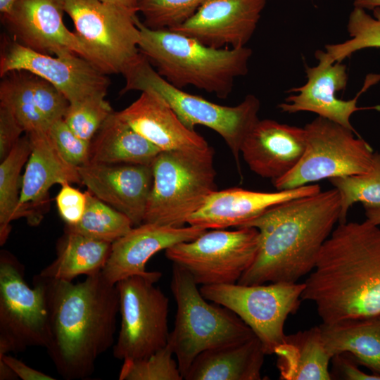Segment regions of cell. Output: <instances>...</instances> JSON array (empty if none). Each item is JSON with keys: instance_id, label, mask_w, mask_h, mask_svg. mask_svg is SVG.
<instances>
[{"instance_id": "6da1fadb", "label": "cell", "mask_w": 380, "mask_h": 380, "mask_svg": "<svg viewBox=\"0 0 380 380\" xmlns=\"http://www.w3.org/2000/svg\"><path fill=\"white\" fill-rule=\"evenodd\" d=\"M49 340L46 349L64 379H87L114 343L119 293L102 272L81 282L44 277Z\"/></svg>"}, {"instance_id": "7a4b0ae2", "label": "cell", "mask_w": 380, "mask_h": 380, "mask_svg": "<svg viewBox=\"0 0 380 380\" xmlns=\"http://www.w3.org/2000/svg\"><path fill=\"white\" fill-rule=\"evenodd\" d=\"M304 284L301 299L315 303L323 323L379 316V226L338 223Z\"/></svg>"}, {"instance_id": "3957f363", "label": "cell", "mask_w": 380, "mask_h": 380, "mask_svg": "<svg viewBox=\"0 0 380 380\" xmlns=\"http://www.w3.org/2000/svg\"><path fill=\"white\" fill-rule=\"evenodd\" d=\"M341 198L334 188L276 205L243 227L258 230L255 258L238 284L298 282L310 274L339 222Z\"/></svg>"}, {"instance_id": "277c9868", "label": "cell", "mask_w": 380, "mask_h": 380, "mask_svg": "<svg viewBox=\"0 0 380 380\" xmlns=\"http://www.w3.org/2000/svg\"><path fill=\"white\" fill-rule=\"evenodd\" d=\"M135 21L139 52L177 88L190 85L225 99L236 78L248 73V47L215 49L169 29H150L137 16Z\"/></svg>"}, {"instance_id": "5b68a950", "label": "cell", "mask_w": 380, "mask_h": 380, "mask_svg": "<svg viewBox=\"0 0 380 380\" xmlns=\"http://www.w3.org/2000/svg\"><path fill=\"white\" fill-rule=\"evenodd\" d=\"M170 289L177 313L167 343L177 357L183 378L201 352L255 336L232 310L215 303H208L191 274L176 264L172 265Z\"/></svg>"}, {"instance_id": "8992f818", "label": "cell", "mask_w": 380, "mask_h": 380, "mask_svg": "<svg viewBox=\"0 0 380 380\" xmlns=\"http://www.w3.org/2000/svg\"><path fill=\"white\" fill-rule=\"evenodd\" d=\"M125 84L122 94L151 90L160 95L189 129L205 126L219 134L229 148L239 168L241 144L259 120L260 103L253 94L234 106H222L177 88L160 76L146 57L139 53L122 73Z\"/></svg>"}, {"instance_id": "52a82bcc", "label": "cell", "mask_w": 380, "mask_h": 380, "mask_svg": "<svg viewBox=\"0 0 380 380\" xmlns=\"http://www.w3.org/2000/svg\"><path fill=\"white\" fill-rule=\"evenodd\" d=\"M152 169L153 184L143 222L184 227L217 190L210 146L161 151Z\"/></svg>"}, {"instance_id": "ba28073f", "label": "cell", "mask_w": 380, "mask_h": 380, "mask_svg": "<svg viewBox=\"0 0 380 380\" xmlns=\"http://www.w3.org/2000/svg\"><path fill=\"white\" fill-rule=\"evenodd\" d=\"M84 58L105 75L122 74L139 54L137 13L99 0H65Z\"/></svg>"}, {"instance_id": "9c48e42d", "label": "cell", "mask_w": 380, "mask_h": 380, "mask_svg": "<svg viewBox=\"0 0 380 380\" xmlns=\"http://www.w3.org/2000/svg\"><path fill=\"white\" fill-rule=\"evenodd\" d=\"M303 128L305 151L289 172L272 182L277 190L361 174L370 169L374 152L365 140L355 137V132L320 116Z\"/></svg>"}, {"instance_id": "30bf717a", "label": "cell", "mask_w": 380, "mask_h": 380, "mask_svg": "<svg viewBox=\"0 0 380 380\" xmlns=\"http://www.w3.org/2000/svg\"><path fill=\"white\" fill-rule=\"evenodd\" d=\"M304 288V282H274L201 286L199 289L206 300L239 317L259 338L265 355H272L286 337L287 317L299 309Z\"/></svg>"}, {"instance_id": "8fae6325", "label": "cell", "mask_w": 380, "mask_h": 380, "mask_svg": "<svg viewBox=\"0 0 380 380\" xmlns=\"http://www.w3.org/2000/svg\"><path fill=\"white\" fill-rule=\"evenodd\" d=\"M162 274L134 275L119 281L120 328L113 356L121 360L144 358L168 343L169 299L154 286Z\"/></svg>"}, {"instance_id": "7c38bea8", "label": "cell", "mask_w": 380, "mask_h": 380, "mask_svg": "<svg viewBox=\"0 0 380 380\" xmlns=\"http://www.w3.org/2000/svg\"><path fill=\"white\" fill-rule=\"evenodd\" d=\"M258 246L255 227L215 229L167 248L165 256L189 272L197 285L236 284L253 262Z\"/></svg>"}, {"instance_id": "4fadbf2b", "label": "cell", "mask_w": 380, "mask_h": 380, "mask_svg": "<svg viewBox=\"0 0 380 380\" xmlns=\"http://www.w3.org/2000/svg\"><path fill=\"white\" fill-rule=\"evenodd\" d=\"M25 268L11 254L0 255V356L46 348L48 316L44 285L35 275L33 287L24 279Z\"/></svg>"}, {"instance_id": "5bb4252c", "label": "cell", "mask_w": 380, "mask_h": 380, "mask_svg": "<svg viewBox=\"0 0 380 380\" xmlns=\"http://www.w3.org/2000/svg\"><path fill=\"white\" fill-rule=\"evenodd\" d=\"M15 70L30 72L51 83L69 103L106 95L110 84L106 75L77 54H44L6 37L1 45L0 76Z\"/></svg>"}, {"instance_id": "9a60e30c", "label": "cell", "mask_w": 380, "mask_h": 380, "mask_svg": "<svg viewBox=\"0 0 380 380\" xmlns=\"http://www.w3.org/2000/svg\"><path fill=\"white\" fill-rule=\"evenodd\" d=\"M315 55L319 62L315 67H306V83L291 89L289 91L293 94L286 97L278 108L288 113L312 112L355 132L350 123L351 115L358 110L369 108L358 107L357 100L362 93L380 80V75H367L361 90L353 99H340L336 93L347 85L346 65L342 62H333L326 51L317 50Z\"/></svg>"}, {"instance_id": "2e32d148", "label": "cell", "mask_w": 380, "mask_h": 380, "mask_svg": "<svg viewBox=\"0 0 380 380\" xmlns=\"http://www.w3.org/2000/svg\"><path fill=\"white\" fill-rule=\"evenodd\" d=\"M267 0H205L184 23L169 29L215 48H241L252 37Z\"/></svg>"}, {"instance_id": "e0dca14e", "label": "cell", "mask_w": 380, "mask_h": 380, "mask_svg": "<svg viewBox=\"0 0 380 380\" xmlns=\"http://www.w3.org/2000/svg\"><path fill=\"white\" fill-rule=\"evenodd\" d=\"M65 0H18L3 21L13 39L35 51L54 56L84 51L73 32L64 25Z\"/></svg>"}, {"instance_id": "ac0fdd59", "label": "cell", "mask_w": 380, "mask_h": 380, "mask_svg": "<svg viewBox=\"0 0 380 380\" xmlns=\"http://www.w3.org/2000/svg\"><path fill=\"white\" fill-rule=\"evenodd\" d=\"M77 170L87 191L125 215L133 226L143 223L153 184L152 165L89 162Z\"/></svg>"}, {"instance_id": "d6986e66", "label": "cell", "mask_w": 380, "mask_h": 380, "mask_svg": "<svg viewBox=\"0 0 380 380\" xmlns=\"http://www.w3.org/2000/svg\"><path fill=\"white\" fill-rule=\"evenodd\" d=\"M206 231L191 225L174 227L143 222L112 243L102 274L113 284L132 276L149 275L152 272L146 271V265L153 255L175 244L191 241Z\"/></svg>"}, {"instance_id": "ffe728a7", "label": "cell", "mask_w": 380, "mask_h": 380, "mask_svg": "<svg viewBox=\"0 0 380 380\" xmlns=\"http://www.w3.org/2000/svg\"><path fill=\"white\" fill-rule=\"evenodd\" d=\"M320 191L319 185L311 184L274 192L241 188L215 190L190 217L187 223L207 230L240 227L276 205Z\"/></svg>"}, {"instance_id": "44dd1931", "label": "cell", "mask_w": 380, "mask_h": 380, "mask_svg": "<svg viewBox=\"0 0 380 380\" xmlns=\"http://www.w3.org/2000/svg\"><path fill=\"white\" fill-rule=\"evenodd\" d=\"M305 148L303 127L259 120L244 139L241 153L251 170L272 182L289 172Z\"/></svg>"}, {"instance_id": "7402d4cb", "label": "cell", "mask_w": 380, "mask_h": 380, "mask_svg": "<svg viewBox=\"0 0 380 380\" xmlns=\"http://www.w3.org/2000/svg\"><path fill=\"white\" fill-rule=\"evenodd\" d=\"M31 151L22 177L20 194L21 217L32 225L42 220L32 208L42 206L46 201L50 188L65 182L82 183L75 167L60 153L48 132L27 133Z\"/></svg>"}, {"instance_id": "603a6c76", "label": "cell", "mask_w": 380, "mask_h": 380, "mask_svg": "<svg viewBox=\"0 0 380 380\" xmlns=\"http://www.w3.org/2000/svg\"><path fill=\"white\" fill-rule=\"evenodd\" d=\"M139 97L118 111L134 130L161 151L205 149L206 140L187 128L167 103L155 91H141Z\"/></svg>"}, {"instance_id": "cb8c5ba5", "label": "cell", "mask_w": 380, "mask_h": 380, "mask_svg": "<svg viewBox=\"0 0 380 380\" xmlns=\"http://www.w3.org/2000/svg\"><path fill=\"white\" fill-rule=\"evenodd\" d=\"M265 353L255 335L239 342L199 353L184 377L186 380H260Z\"/></svg>"}, {"instance_id": "d4e9b609", "label": "cell", "mask_w": 380, "mask_h": 380, "mask_svg": "<svg viewBox=\"0 0 380 380\" xmlns=\"http://www.w3.org/2000/svg\"><path fill=\"white\" fill-rule=\"evenodd\" d=\"M160 152L113 111L91 141L89 162L152 165Z\"/></svg>"}, {"instance_id": "484cf974", "label": "cell", "mask_w": 380, "mask_h": 380, "mask_svg": "<svg viewBox=\"0 0 380 380\" xmlns=\"http://www.w3.org/2000/svg\"><path fill=\"white\" fill-rule=\"evenodd\" d=\"M281 380H330L331 357L327 352L319 326L286 335L274 351Z\"/></svg>"}, {"instance_id": "4316f807", "label": "cell", "mask_w": 380, "mask_h": 380, "mask_svg": "<svg viewBox=\"0 0 380 380\" xmlns=\"http://www.w3.org/2000/svg\"><path fill=\"white\" fill-rule=\"evenodd\" d=\"M319 327L331 358L347 353L359 365L380 375V315L322 322Z\"/></svg>"}, {"instance_id": "83f0119b", "label": "cell", "mask_w": 380, "mask_h": 380, "mask_svg": "<svg viewBox=\"0 0 380 380\" xmlns=\"http://www.w3.org/2000/svg\"><path fill=\"white\" fill-rule=\"evenodd\" d=\"M111 243L65 230L57 246L56 258L39 274L68 281L80 275L102 271L109 257Z\"/></svg>"}, {"instance_id": "f1b7e54d", "label": "cell", "mask_w": 380, "mask_h": 380, "mask_svg": "<svg viewBox=\"0 0 380 380\" xmlns=\"http://www.w3.org/2000/svg\"><path fill=\"white\" fill-rule=\"evenodd\" d=\"M32 77V73L25 70L4 75L0 84V106L13 113L26 133L48 132L51 124L37 106Z\"/></svg>"}, {"instance_id": "f546056e", "label": "cell", "mask_w": 380, "mask_h": 380, "mask_svg": "<svg viewBox=\"0 0 380 380\" xmlns=\"http://www.w3.org/2000/svg\"><path fill=\"white\" fill-rule=\"evenodd\" d=\"M31 151L28 134L20 139L0 164V243L2 246L11 232V222L21 217L20 194V172Z\"/></svg>"}, {"instance_id": "4dcf8cb0", "label": "cell", "mask_w": 380, "mask_h": 380, "mask_svg": "<svg viewBox=\"0 0 380 380\" xmlns=\"http://www.w3.org/2000/svg\"><path fill=\"white\" fill-rule=\"evenodd\" d=\"M87 205L78 223L66 225L65 230L85 236L113 243L134 227L123 213L105 203L89 191H86Z\"/></svg>"}, {"instance_id": "1f68e13d", "label": "cell", "mask_w": 380, "mask_h": 380, "mask_svg": "<svg viewBox=\"0 0 380 380\" xmlns=\"http://www.w3.org/2000/svg\"><path fill=\"white\" fill-rule=\"evenodd\" d=\"M329 180L341 198L338 223L346 222L349 208L356 203H362L363 207H380V153L374 152L368 171Z\"/></svg>"}, {"instance_id": "d6a6232c", "label": "cell", "mask_w": 380, "mask_h": 380, "mask_svg": "<svg viewBox=\"0 0 380 380\" xmlns=\"http://www.w3.org/2000/svg\"><path fill=\"white\" fill-rule=\"evenodd\" d=\"M372 11L373 16H371L365 9L354 6L347 25L350 39L325 46V51L333 62H343L353 53L364 49H380V7Z\"/></svg>"}, {"instance_id": "836d02e7", "label": "cell", "mask_w": 380, "mask_h": 380, "mask_svg": "<svg viewBox=\"0 0 380 380\" xmlns=\"http://www.w3.org/2000/svg\"><path fill=\"white\" fill-rule=\"evenodd\" d=\"M205 0H137L142 23L152 30L172 29L192 16Z\"/></svg>"}, {"instance_id": "e575fe53", "label": "cell", "mask_w": 380, "mask_h": 380, "mask_svg": "<svg viewBox=\"0 0 380 380\" xmlns=\"http://www.w3.org/2000/svg\"><path fill=\"white\" fill-rule=\"evenodd\" d=\"M174 353L167 343L144 358L123 360L120 380H182L183 376Z\"/></svg>"}, {"instance_id": "d590c367", "label": "cell", "mask_w": 380, "mask_h": 380, "mask_svg": "<svg viewBox=\"0 0 380 380\" xmlns=\"http://www.w3.org/2000/svg\"><path fill=\"white\" fill-rule=\"evenodd\" d=\"M105 96H91L69 103L63 120L80 138L91 141L104 121L114 111Z\"/></svg>"}, {"instance_id": "8d00e7d4", "label": "cell", "mask_w": 380, "mask_h": 380, "mask_svg": "<svg viewBox=\"0 0 380 380\" xmlns=\"http://www.w3.org/2000/svg\"><path fill=\"white\" fill-rule=\"evenodd\" d=\"M48 133L61 156L69 163L79 167L89 162L91 141L77 137L63 118L53 122Z\"/></svg>"}, {"instance_id": "74e56055", "label": "cell", "mask_w": 380, "mask_h": 380, "mask_svg": "<svg viewBox=\"0 0 380 380\" xmlns=\"http://www.w3.org/2000/svg\"><path fill=\"white\" fill-rule=\"evenodd\" d=\"M56 202L61 217L66 225H75L82 217L87 205L86 192L72 187L69 182L61 184Z\"/></svg>"}, {"instance_id": "f35d334b", "label": "cell", "mask_w": 380, "mask_h": 380, "mask_svg": "<svg viewBox=\"0 0 380 380\" xmlns=\"http://www.w3.org/2000/svg\"><path fill=\"white\" fill-rule=\"evenodd\" d=\"M25 132L23 127L6 107L0 106V160H3L20 140Z\"/></svg>"}, {"instance_id": "ab89813d", "label": "cell", "mask_w": 380, "mask_h": 380, "mask_svg": "<svg viewBox=\"0 0 380 380\" xmlns=\"http://www.w3.org/2000/svg\"><path fill=\"white\" fill-rule=\"evenodd\" d=\"M333 364V373L331 379H336L346 380H380V375L372 374L361 371L358 367V362L348 353H343L334 356L331 358Z\"/></svg>"}, {"instance_id": "60d3db41", "label": "cell", "mask_w": 380, "mask_h": 380, "mask_svg": "<svg viewBox=\"0 0 380 380\" xmlns=\"http://www.w3.org/2000/svg\"><path fill=\"white\" fill-rule=\"evenodd\" d=\"M4 361L23 380H55L56 379L41 371L34 369L18 359L7 354L0 356Z\"/></svg>"}, {"instance_id": "b9f144b4", "label": "cell", "mask_w": 380, "mask_h": 380, "mask_svg": "<svg viewBox=\"0 0 380 380\" xmlns=\"http://www.w3.org/2000/svg\"><path fill=\"white\" fill-rule=\"evenodd\" d=\"M102 2L112 4L125 8L130 12L137 13V0H99Z\"/></svg>"}, {"instance_id": "7bdbcfd3", "label": "cell", "mask_w": 380, "mask_h": 380, "mask_svg": "<svg viewBox=\"0 0 380 380\" xmlns=\"http://www.w3.org/2000/svg\"><path fill=\"white\" fill-rule=\"evenodd\" d=\"M366 220L369 222L380 225V207H364Z\"/></svg>"}, {"instance_id": "ee69618b", "label": "cell", "mask_w": 380, "mask_h": 380, "mask_svg": "<svg viewBox=\"0 0 380 380\" xmlns=\"http://www.w3.org/2000/svg\"><path fill=\"white\" fill-rule=\"evenodd\" d=\"M13 370L2 360H0V380L18 379Z\"/></svg>"}, {"instance_id": "f6af8a7d", "label": "cell", "mask_w": 380, "mask_h": 380, "mask_svg": "<svg viewBox=\"0 0 380 380\" xmlns=\"http://www.w3.org/2000/svg\"><path fill=\"white\" fill-rule=\"evenodd\" d=\"M353 5L363 9L373 10L376 7H380V0H355Z\"/></svg>"}, {"instance_id": "bcb514c9", "label": "cell", "mask_w": 380, "mask_h": 380, "mask_svg": "<svg viewBox=\"0 0 380 380\" xmlns=\"http://www.w3.org/2000/svg\"><path fill=\"white\" fill-rule=\"evenodd\" d=\"M18 0H0V11L3 16L8 14Z\"/></svg>"}]
</instances>
